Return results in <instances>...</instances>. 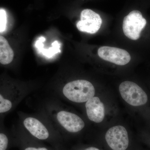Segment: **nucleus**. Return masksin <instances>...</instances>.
Returning a JSON list of instances; mask_svg holds the SVG:
<instances>
[{
    "label": "nucleus",
    "mask_w": 150,
    "mask_h": 150,
    "mask_svg": "<svg viewBox=\"0 0 150 150\" xmlns=\"http://www.w3.org/2000/svg\"><path fill=\"white\" fill-rule=\"evenodd\" d=\"M119 89L122 98L132 106H141L147 102L146 94L135 83L125 81L120 85Z\"/></svg>",
    "instance_id": "39448f33"
},
{
    "label": "nucleus",
    "mask_w": 150,
    "mask_h": 150,
    "mask_svg": "<svg viewBox=\"0 0 150 150\" xmlns=\"http://www.w3.org/2000/svg\"><path fill=\"white\" fill-rule=\"evenodd\" d=\"M108 144L113 150H126L129 144V139L126 129L123 126L110 128L105 134Z\"/></svg>",
    "instance_id": "6e6552de"
},
{
    "label": "nucleus",
    "mask_w": 150,
    "mask_h": 150,
    "mask_svg": "<svg viewBox=\"0 0 150 150\" xmlns=\"http://www.w3.org/2000/svg\"><path fill=\"white\" fill-rule=\"evenodd\" d=\"M87 115L91 121L99 123L103 120L105 116V108L99 98L93 97L85 105Z\"/></svg>",
    "instance_id": "9d476101"
},
{
    "label": "nucleus",
    "mask_w": 150,
    "mask_h": 150,
    "mask_svg": "<svg viewBox=\"0 0 150 150\" xmlns=\"http://www.w3.org/2000/svg\"><path fill=\"white\" fill-rule=\"evenodd\" d=\"M19 123L29 135L41 141L51 139L58 131L43 112L38 110L33 114L18 112Z\"/></svg>",
    "instance_id": "7ed1b4c3"
},
{
    "label": "nucleus",
    "mask_w": 150,
    "mask_h": 150,
    "mask_svg": "<svg viewBox=\"0 0 150 150\" xmlns=\"http://www.w3.org/2000/svg\"><path fill=\"white\" fill-rule=\"evenodd\" d=\"M36 88L27 83L0 79V120L15 109Z\"/></svg>",
    "instance_id": "f03ea898"
},
{
    "label": "nucleus",
    "mask_w": 150,
    "mask_h": 150,
    "mask_svg": "<svg viewBox=\"0 0 150 150\" xmlns=\"http://www.w3.org/2000/svg\"><path fill=\"white\" fill-rule=\"evenodd\" d=\"M14 52L4 37L0 35V63L4 65H8L12 62Z\"/></svg>",
    "instance_id": "9b49d317"
},
{
    "label": "nucleus",
    "mask_w": 150,
    "mask_h": 150,
    "mask_svg": "<svg viewBox=\"0 0 150 150\" xmlns=\"http://www.w3.org/2000/svg\"><path fill=\"white\" fill-rule=\"evenodd\" d=\"M3 121L0 120V150H6L8 147L9 139L6 134L3 131Z\"/></svg>",
    "instance_id": "ddd939ff"
},
{
    "label": "nucleus",
    "mask_w": 150,
    "mask_h": 150,
    "mask_svg": "<svg viewBox=\"0 0 150 150\" xmlns=\"http://www.w3.org/2000/svg\"><path fill=\"white\" fill-rule=\"evenodd\" d=\"M38 110L51 121L57 131L62 129L71 133H77L84 128L83 120L76 113L64 110L54 97L44 100Z\"/></svg>",
    "instance_id": "f257e3e1"
},
{
    "label": "nucleus",
    "mask_w": 150,
    "mask_h": 150,
    "mask_svg": "<svg viewBox=\"0 0 150 150\" xmlns=\"http://www.w3.org/2000/svg\"><path fill=\"white\" fill-rule=\"evenodd\" d=\"M100 150L99 149H97V148L95 147H89L87 148L85 150Z\"/></svg>",
    "instance_id": "dca6fc26"
},
{
    "label": "nucleus",
    "mask_w": 150,
    "mask_h": 150,
    "mask_svg": "<svg viewBox=\"0 0 150 150\" xmlns=\"http://www.w3.org/2000/svg\"><path fill=\"white\" fill-rule=\"evenodd\" d=\"M98 54L105 61L119 66L127 64L131 59V56L126 50L110 46L100 47L98 51Z\"/></svg>",
    "instance_id": "1a4fd4ad"
},
{
    "label": "nucleus",
    "mask_w": 150,
    "mask_h": 150,
    "mask_svg": "<svg viewBox=\"0 0 150 150\" xmlns=\"http://www.w3.org/2000/svg\"><path fill=\"white\" fill-rule=\"evenodd\" d=\"M45 38L41 36L36 40L35 46L38 51L40 54L48 58H51L55 54L60 52V43L57 40H55L52 44V46L48 49H45L43 48V43L45 41Z\"/></svg>",
    "instance_id": "f8f14e48"
},
{
    "label": "nucleus",
    "mask_w": 150,
    "mask_h": 150,
    "mask_svg": "<svg viewBox=\"0 0 150 150\" xmlns=\"http://www.w3.org/2000/svg\"><path fill=\"white\" fill-rule=\"evenodd\" d=\"M102 23L98 14L89 9L82 11L81 20L77 23L76 27L81 32L94 34L98 31Z\"/></svg>",
    "instance_id": "0eeeda50"
},
{
    "label": "nucleus",
    "mask_w": 150,
    "mask_h": 150,
    "mask_svg": "<svg viewBox=\"0 0 150 150\" xmlns=\"http://www.w3.org/2000/svg\"><path fill=\"white\" fill-rule=\"evenodd\" d=\"M7 16L6 11L0 9V32L5 30L6 27Z\"/></svg>",
    "instance_id": "4468645a"
},
{
    "label": "nucleus",
    "mask_w": 150,
    "mask_h": 150,
    "mask_svg": "<svg viewBox=\"0 0 150 150\" xmlns=\"http://www.w3.org/2000/svg\"><path fill=\"white\" fill-rule=\"evenodd\" d=\"M146 23V20L143 17L141 12L138 10L132 11L123 19L124 34L131 40H138Z\"/></svg>",
    "instance_id": "423d86ee"
},
{
    "label": "nucleus",
    "mask_w": 150,
    "mask_h": 150,
    "mask_svg": "<svg viewBox=\"0 0 150 150\" xmlns=\"http://www.w3.org/2000/svg\"><path fill=\"white\" fill-rule=\"evenodd\" d=\"M23 150H49L47 148L45 147H36L32 146H29L25 148Z\"/></svg>",
    "instance_id": "2eb2a0df"
},
{
    "label": "nucleus",
    "mask_w": 150,
    "mask_h": 150,
    "mask_svg": "<svg viewBox=\"0 0 150 150\" xmlns=\"http://www.w3.org/2000/svg\"><path fill=\"white\" fill-rule=\"evenodd\" d=\"M95 89L92 84L86 80L71 81L63 86L62 89L53 93L54 97L62 96L75 103H83L93 97Z\"/></svg>",
    "instance_id": "20e7f679"
}]
</instances>
